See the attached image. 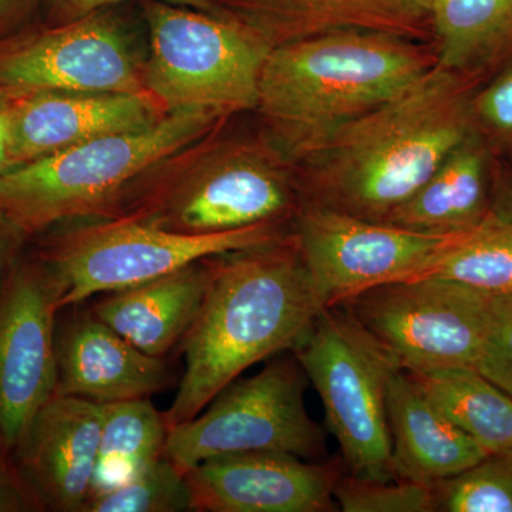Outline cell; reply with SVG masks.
Returning <instances> with one entry per match:
<instances>
[{"label": "cell", "instance_id": "ac0fdd59", "mask_svg": "<svg viewBox=\"0 0 512 512\" xmlns=\"http://www.w3.org/2000/svg\"><path fill=\"white\" fill-rule=\"evenodd\" d=\"M217 15L275 47L305 37L367 30L419 40L431 36L426 0H212Z\"/></svg>", "mask_w": 512, "mask_h": 512}, {"label": "cell", "instance_id": "7a4b0ae2", "mask_svg": "<svg viewBox=\"0 0 512 512\" xmlns=\"http://www.w3.org/2000/svg\"><path fill=\"white\" fill-rule=\"evenodd\" d=\"M211 278L181 342L185 370L168 427L194 419L248 367L292 350L325 306L292 229L268 244L210 256Z\"/></svg>", "mask_w": 512, "mask_h": 512}, {"label": "cell", "instance_id": "f546056e", "mask_svg": "<svg viewBox=\"0 0 512 512\" xmlns=\"http://www.w3.org/2000/svg\"><path fill=\"white\" fill-rule=\"evenodd\" d=\"M474 369L512 397V295L493 296L490 328Z\"/></svg>", "mask_w": 512, "mask_h": 512}, {"label": "cell", "instance_id": "d6a6232c", "mask_svg": "<svg viewBox=\"0 0 512 512\" xmlns=\"http://www.w3.org/2000/svg\"><path fill=\"white\" fill-rule=\"evenodd\" d=\"M45 0H0V40L18 33L43 8Z\"/></svg>", "mask_w": 512, "mask_h": 512}, {"label": "cell", "instance_id": "4dcf8cb0", "mask_svg": "<svg viewBox=\"0 0 512 512\" xmlns=\"http://www.w3.org/2000/svg\"><path fill=\"white\" fill-rule=\"evenodd\" d=\"M128 2H148V0H45L43 10L46 12L47 25H62L72 20L84 18L99 10L117 8ZM170 5L185 6V8L215 13L212 0H156Z\"/></svg>", "mask_w": 512, "mask_h": 512}, {"label": "cell", "instance_id": "7c38bea8", "mask_svg": "<svg viewBox=\"0 0 512 512\" xmlns=\"http://www.w3.org/2000/svg\"><path fill=\"white\" fill-rule=\"evenodd\" d=\"M64 291L62 278L37 255L19 258L0 288V451L10 458L56 394Z\"/></svg>", "mask_w": 512, "mask_h": 512}, {"label": "cell", "instance_id": "836d02e7", "mask_svg": "<svg viewBox=\"0 0 512 512\" xmlns=\"http://www.w3.org/2000/svg\"><path fill=\"white\" fill-rule=\"evenodd\" d=\"M29 238L5 212L0 211V288L20 258L23 242Z\"/></svg>", "mask_w": 512, "mask_h": 512}, {"label": "cell", "instance_id": "7402d4cb", "mask_svg": "<svg viewBox=\"0 0 512 512\" xmlns=\"http://www.w3.org/2000/svg\"><path fill=\"white\" fill-rule=\"evenodd\" d=\"M437 64L477 84L512 62V0H426Z\"/></svg>", "mask_w": 512, "mask_h": 512}, {"label": "cell", "instance_id": "5bb4252c", "mask_svg": "<svg viewBox=\"0 0 512 512\" xmlns=\"http://www.w3.org/2000/svg\"><path fill=\"white\" fill-rule=\"evenodd\" d=\"M343 467L342 460L254 451L208 458L185 477L194 512H333Z\"/></svg>", "mask_w": 512, "mask_h": 512}, {"label": "cell", "instance_id": "9a60e30c", "mask_svg": "<svg viewBox=\"0 0 512 512\" xmlns=\"http://www.w3.org/2000/svg\"><path fill=\"white\" fill-rule=\"evenodd\" d=\"M103 409L55 394L37 413L13 460L43 511L83 512L92 497Z\"/></svg>", "mask_w": 512, "mask_h": 512}, {"label": "cell", "instance_id": "44dd1931", "mask_svg": "<svg viewBox=\"0 0 512 512\" xmlns=\"http://www.w3.org/2000/svg\"><path fill=\"white\" fill-rule=\"evenodd\" d=\"M497 153L476 131L383 222L431 234L476 227L497 204Z\"/></svg>", "mask_w": 512, "mask_h": 512}, {"label": "cell", "instance_id": "3957f363", "mask_svg": "<svg viewBox=\"0 0 512 512\" xmlns=\"http://www.w3.org/2000/svg\"><path fill=\"white\" fill-rule=\"evenodd\" d=\"M437 66L417 40L340 30L272 47L256 110L276 136L309 154L336 128L399 96Z\"/></svg>", "mask_w": 512, "mask_h": 512}, {"label": "cell", "instance_id": "8992f818", "mask_svg": "<svg viewBox=\"0 0 512 512\" xmlns=\"http://www.w3.org/2000/svg\"><path fill=\"white\" fill-rule=\"evenodd\" d=\"M150 52L144 89L168 113L208 110L229 117L256 109L272 47L235 20L148 0L141 2Z\"/></svg>", "mask_w": 512, "mask_h": 512}, {"label": "cell", "instance_id": "8fae6325", "mask_svg": "<svg viewBox=\"0 0 512 512\" xmlns=\"http://www.w3.org/2000/svg\"><path fill=\"white\" fill-rule=\"evenodd\" d=\"M293 237L325 308L376 286L421 278L461 232L431 234L299 202Z\"/></svg>", "mask_w": 512, "mask_h": 512}, {"label": "cell", "instance_id": "e575fe53", "mask_svg": "<svg viewBox=\"0 0 512 512\" xmlns=\"http://www.w3.org/2000/svg\"><path fill=\"white\" fill-rule=\"evenodd\" d=\"M10 107V106H9ZM15 168L10 154L9 109L0 114V174Z\"/></svg>", "mask_w": 512, "mask_h": 512}, {"label": "cell", "instance_id": "cb8c5ba5", "mask_svg": "<svg viewBox=\"0 0 512 512\" xmlns=\"http://www.w3.org/2000/svg\"><path fill=\"white\" fill-rule=\"evenodd\" d=\"M101 409L92 497L119 487L163 457L170 433L165 413L158 412L150 397L101 404Z\"/></svg>", "mask_w": 512, "mask_h": 512}, {"label": "cell", "instance_id": "e0dca14e", "mask_svg": "<svg viewBox=\"0 0 512 512\" xmlns=\"http://www.w3.org/2000/svg\"><path fill=\"white\" fill-rule=\"evenodd\" d=\"M69 308L56 326V394L116 403L151 397L173 382L164 357L134 348L92 309Z\"/></svg>", "mask_w": 512, "mask_h": 512}, {"label": "cell", "instance_id": "6da1fadb", "mask_svg": "<svg viewBox=\"0 0 512 512\" xmlns=\"http://www.w3.org/2000/svg\"><path fill=\"white\" fill-rule=\"evenodd\" d=\"M480 84L437 64L399 96L336 128L311 156L299 202L383 222L473 133Z\"/></svg>", "mask_w": 512, "mask_h": 512}, {"label": "cell", "instance_id": "4316f807", "mask_svg": "<svg viewBox=\"0 0 512 512\" xmlns=\"http://www.w3.org/2000/svg\"><path fill=\"white\" fill-rule=\"evenodd\" d=\"M434 490L437 511L512 512V450L488 454Z\"/></svg>", "mask_w": 512, "mask_h": 512}, {"label": "cell", "instance_id": "277c9868", "mask_svg": "<svg viewBox=\"0 0 512 512\" xmlns=\"http://www.w3.org/2000/svg\"><path fill=\"white\" fill-rule=\"evenodd\" d=\"M218 130L151 170L114 218L185 235L288 222L298 185L281 153L259 138H220Z\"/></svg>", "mask_w": 512, "mask_h": 512}, {"label": "cell", "instance_id": "8d00e7d4", "mask_svg": "<svg viewBox=\"0 0 512 512\" xmlns=\"http://www.w3.org/2000/svg\"><path fill=\"white\" fill-rule=\"evenodd\" d=\"M13 96H10L8 92H5V90L0 89V114L3 113V111H6L9 109L10 103H12Z\"/></svg>", "mask_w": 512, "mask_h": 512}, {"label": "cell", "instance_id": "4fadbf2b", "mask_svg": "<svg viewBox=\"0 0 512 512\" xmlns=\"http://www.w3.org/2000/svg\"><path fill=\"white\" fill-rule=\"evenodd\" d=\"M0 89L40 92L147 93L143 60L114 8L0 45Z\"/></svg>", "mask_w": 512, "mask_h": 512}, {"label": "cell", "instance_id": "d590c367", "mask_svg": "<svg viewBox=\"0 0 512 512\" xmlns=\"http://www.w3.org/2000/svg\"><path fill=\"white\" fill-rule=\"evenodd\" d=\"M495 207L512 212V178L503 185H498L497 204Z\"/></svg>", "mask_w": 512, "mask_h": 512}, {"label": "cell", "instance_id": "52a82bcc", "mask_svg": "<svg viewBox=\"0 0 512 512\" xmlns=\"http://www.w3.org/2000/svg\"><path fill=\"white\" fill-rule=\"evenodd\" d=\"M292 353L322 400L349 473L394 480L386 404L392 360L342 305L323 308Z\"/></svg>", "mask_w": 512, "mask_h": 512}, {"label": "cell", "instance_id": "603a6c76", "mask_svg": "<svg viewBox=\"0 0 512 512\" xmlns=\"http://www.w3.org/2000/svg\"><path fill=\"white\" fill-rule=\"evenodd\" d=\"M410 376L488 454L512 450V397L476 369L451 367Z\"/></svg>", "mask_w": 512, "mask_h": 512}, {"label": "cell", "instance_id": "ba28073f", "mask_svg": "<svg viewBox=\"0 0 512 512\" xmlns=\"http://www.w3.org/2000/svg\"><path fill=\"white\" fill-rule=\"evenodd\" d=\"M286 222H266L211 235H185L130 218L93 220L52 232L39 256L62 278V311L97 293L160 278L210 256L268 244L289 234Z\"/></svg>", "mask_w": 512, "mask_h": 512}, {"label": "cell", "instance_id": "30bf717a", "mask_svg": "<svg viewBox=\"0 0 512 512\" xmlns=\"http://www.w3.org/2000/svg\"><path fill=\"white\" fill-rule=\"evenodd\" d=\"M397 369L476 367L493 296L436 276L376 286L342 303Z\"/></svg>", "mask_w": 512, "mask_h": 512}, {"label": "cell", "instance_id": "ffe728a7", "mask_svg": "<svg viewBox=\"0 0 512 512\" xmlns=\"http://www.w3.org/2000/svg\"><path fill=\"white\" fill-rule=\"evenodd\" d=\"M210 258L128 288L107 293L92 312L128 343L164 357L181 345L197 319L210 285Z\"/></svg>", "mask_w": 512, "mask_h": 512}, {"label": "cell", "instance_id": "2e32d148", "mask_svg": "<svg viewBox=\"0 0 512 512\" xmlns=\"http://www.w3.org/2000/svg\"><path fill=\"white\" fill-rule=\"evenodd\" d=\"M167 114L148 93L15 96L9 107L10 154L18 167L97 138L140 130Z\"/></svg>", "mask_w": 512, "mask_h": 512}, {"label": "cell", "instance_id": "d4e9b609", "mask_svg": "<svg viewBox=\"0 0 512 512\" xmlns=\"http://www.w3.org/2000/svg\"><path fill=\"white\" fill-rule=\"evenodd\" d=\"M426 276L488 296L512 295V212L495 207L476 227L461 232Z\"/></svg>", "mask_w": 512, "mask_h": 512}, {"label": "cell", "instance_id": "484cf974", "mask_svg": "<svg viewBox=\"0 0 512 512\" xmlns=\"http://www.w3.org/2000/svg\"><path fill=\"white\" fill-rule=\"evenodd\" d=\"M192 511L187 477L173 461L160 457L131 480L94 495L83 512Z\"/></svg>", "mask_w": 512, "mask_h": 512}, {"label": "cell", "instance_id": "9c48e42d", "mask_svg": "<svg viewBox=\"0 0 512 512\" xmlns=\"http://www.w3.org/2000/svg\"><path fill=\"white\" fill-rule=\"evenodd\" d=\"M306 382L293 353L272 360L256 375L228 384L198 416L171 429L163 456L184 474L208 458L254 451L322 460L325 433L306 410Z\"/></svg>", "mask_w": 512, "mask_h": 512}, {"label": "cell", "instance_id": "83f0119b", "mask_svg": "<svg viewBox=\"0 0 512 512\" xmlns=\"http://www.w3.org/2000/svg\"><path fill=\"white\" fill-rule=\"evenodd\" d=\"M335 501L343 512H436L434 485L416 481L372 480L342 474Z\"/></svg>", "mask_w": 512, "mask_h": 512}, {"label": "cell", "instance_id": "1f68e13d", "mask_svg": "<svg viewBox=\"0 0 512 512\" xmlns=\"http://www.w3.org/2000/svg\"><path fill=\"white\" fill-rule=\"evenodd\" d=\"M42 504L15 460L0 451V512H39Z\"/></svg>", "mask_w": 512, "mask_h": 512}, {"label": "cell", "instance_id": "5b68a950", "mask_svg": "<svg viewBox=\"0 0 512 512\" xmlns=\"http://www.w3.org/2000/svg\"><path fill=\"white\" fill-rule=\"evenodd\" d=\"M227 119L215 111H171L140 130L18 165L0 174V211L28 237L67 221L110 220L151 170Z\"/></svg>", "mask_w": 512, "mask_h": 512}, {"label": "cell", "instance_id": "d6986e66", "mask_svg": "<svg viewBox=\"0 0 512 512\" xmlns=\"http://www.w3.org/2000/svg\"><path fill=\"white\" fill-rule=\"evenodd\" d=\"M386 404L394 480L434 485L488 456L476 440L444 416L410 373L393 370Z\"/></svg>", "mask_w": 512, "mask_h": 512}, {"label": "cell", "instance_id": "f1b7e54d", "mask_svg": "<svg viewBox=\"0 0 512 512\" xmlns=\"http://www.w3.org/2000/svg\"><path fill=\"white\" fill-rule=\"evenodd\" d=\"M470 113L474 131L495 153L512 154V62L473 93Z\"/></svg>", "mask_w": 512, "mask_h": 512}]
</instances>
